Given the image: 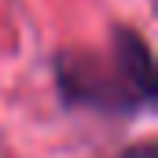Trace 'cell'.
<instances>
[{
    "instance_id": "cell-1",
    "label": "cell",
    "mask_w": 158,
    "mask_h": 158,
    "mask_svg": "<svg viewBox=\"0 0 158 158\" xmlns=\"http://www.w3.org/2000/svg\"><path fill=\"white\" fill-rule=\"evenodd\" d=\"M52 85L63 110L96 118H136L158 99L155 55L132 22H114L107 48H59L52 55Z\"/></svg>"
}]
</instances>
